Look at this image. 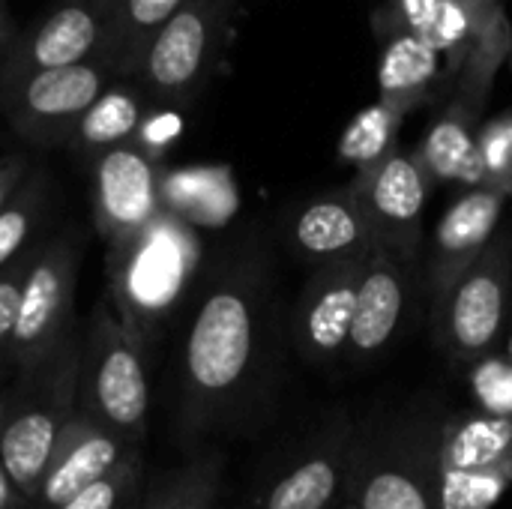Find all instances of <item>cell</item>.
Instances as JSON below:
<instances>
[{"mask_svg": "<svg viewBox=\"0 0 512 509\" xmlns=\"http://www.w3.org/2000/svg\"><path fill=\"white\" fill-rule=\"evenodd\" d=\"M267 333V282L258 264L222 270L201 294L180 357V423L192 438L249 390Z\"/></svg>", "mask_w": 512, "mask_h": 509, "instance_id": "6da1fadb", "label": "cell"}, {"mask_svg": "<svg viewBox=\"0 0 512 509\" xmlns=\"http://www.w3.org/2000/svg\"><path fill=\"white\" fill-rule=\"evenodd\" d=\"M81 333H72L33 369L15 372V384L0 402V468L33 501L57 441L78 411Z\"/></svg>", "mask_w": 512, "mask_h": 509, "instance_id": "7a4b0ae2", "label": "cell"}, {"mask_svg": "<svg viewBox=\"0 0 512 509\" xmlns=\"http://www.w3.org/2000/svg\"><path fill=\"white\" fill-rule=\"evenodd\" d=\"M195 255L198 240L192 228L171 213L168 204L144 234L108 255V300L141 351L153 342L159 324L183 297L192 279Z\"/></svg>", "mask_w": 512, "mask_h": 509, "instance_id": "3957f363", "label": "cell"}, {"mask_svg": "<svg viewBox=\"0 0 512 509\" xmlns=\"http://www.w3.org/2000/svg\"><path fill=\"white\" fill-rule=\"evenodd\" d=\"M447 420L408 411L378 441H363L351 480L360 509H441V447Z\"/></svg>", "mask_w": 512, "mask_h": 509, "instance_id": "277c9868", "label": "cell"}, {"mask_svg": "<svg viewBox=\"0 0 512 509\" xmlns=\"http://www.w3.org/2000/svg\"><path fill=\"white\" fill-rule=\"evenodd\" d=\"M78 408L126 438L144 444L150 420V381L144 351L120 324L111 300L93 306L81 333V387Z\"/></svg>", "mask_w": 512, "mask_h": 509, "instance_id": "5b68a950", "label": "cell"}, {"mask_svg": "<svg viewBox=\"0 0 512 509\" xmlns=\"http://www.w3.org/2000/svg\"><path fill=\"white\" fill-rule=\"evenodd\" d=\"M237 0H189L150 39L135 84L153 105L186 108L219 63Z\"/></svg>", "mask_w": 512, "mask_h": 509, "instance_id": "8992f818", "label": "cell"}, {"mask_svg": "<svg viewBox=\"0 0 512 509\" xmlns=\"http://www.w3.org/2000/svg\"><path fill=\"white\" fill-rule=\"evenodd\" d=\"M81 234L66 231L33 249L18 300L12 369L24 372L42 363L69 333L75 309Z\"/></svg>", "mask_w": 512, "mask_h": 509, "instance_id": "52a82bcc", "label": "cell"}, {"mask_svg": "<svg viewBox=\"0 0 512 509\" xmlns=\"http://www.w3.org/2000/svg\"><path fill=\"white\" fill-rule=\"evenodd\" d=\"M117 78L108 60L24 75L0 87V111L33 147H69L81 117Z\"/></svg>", "mask_w": 512, "mask_h": 509, "instance_id": "ba28073f", "label": "cell"}, {"mask_svg": "<svg viewBox=\"0 0 512 509\" xmlns=\"http://www.w3.org/2000/svg\"><path fill=\"white\" fill-rule=\"evenodd\" d=\"M512 306V237L498 231L480 261L435 312L438 342L456 360H480L501 336Z\"/></svg>", "mask_w": 512, "mask_h": 509, "instance_id": "9c48e42d", "label": "cell"}, {"mask_svg": "<svg viewBox=\"0 0 512 509\" xmlns=\"http://www.w3.org/2000/svg\"><path fill=\"white\" fill-rule=\"evenodd\" d=\"M90 204L108 255L129 246L165 210L159 156L135 138L90 159Z\"/></svg>", "mask_w": 512, "mask_h": 509, "instance_id": "30bf717a", "label": "cell"}, {"mask_svg": "<svg viewBox=\"0 0 512 509\" xmlns=\"http://www.w3.org/2000/svg\"><path fill=\"white\" fill-rule=\"evenodd\" d=\"M111 30L114 0H57L0 57V87L33 72L108 60Z\"/></svg>", "mask_w": 512, "mask_h": 509, "instance_id": "8fae6325", "label": "cell"}, {"mask_svg": "<svg viewBox=\"0 0 512 509\" xmlns=\"http://www.w3.org/2000/svg\"><path fill=\"white\" fill-rule=\"evenodd\" d=\"M348 186L366 213L375 246L414 267L423 240V213L435 189L417 153L393 150L375 168L357 171Z\"/></svg>", "mask_w": 512, "mask_h": 509, "instance_id": "7c38bea8", "label": "cell"}, {"mask_svg": "<svg viewBox=\"0 0 512 509\" xmlns=\"http://www.w3.org/2000/svg\"><path fill=\"white\" fill-rule=\"evenodd\" d=\"M512 483V420H447L441 447V509H489Z\"/></svg>", "mask_w": 512, "mask_h": 509, "instance_id": "4fadbf2b", "label": "cell"}, {"mask_svg": "<svg viewBox=\"0 0 512 509\" xmlns=\"http://www.w3.org/2000/svg\"><path fill=\"white\" fill-rule=\"evenodd\" d=\"M360 447L363 435L351 423H333L249 509H339L351 492Z\"/></svg>", "mask_w": 512, "mask_h": 509, "instance_id": "5bb4252c", "label": "cell"}, {"mask_svg": "<svg viewBox=\"0 0 512 509\" xmlns=\"http://www.w3.org/2000/svg\"><path fill=\"white\" fill-rule=\"evenodd\" d=\"M504 204L507 195L477 186V189H465L438 219L432 252H429V270H426L432 318L447 300V294L453 291V285L480 261V255L498 234Z\"/></svg>", "mask_w": 512, "mask_h": 509, "instance_id": "9a60e30c", "label": "cell"}, {"mask_svg": "<svg viewBox=\"0 0 512 509\" xmlns=\"http://www.w3.org/2000/svg\"><path fill=\"white\" fill-rule=\"evenodd\" d=\"M363 261L366 258L315 267L309 282L303 285L300 300L294 306L291 333L297 351L309 363L324 366L345 360Z\"/></svg>", "mask_w": 512, "mask_h": 509, "instance_id": "2e32d148", "label": "cell"}, {"mask_svg": "<svg viewBox=\"0 0 512 509\" xmlns=\"http://www.w3.org/2000/svg\"><path fill=\"white\" fill-rule=\"evenodd\" d=\"M411 270L414 267L408 261L390 255L381 246H372V252L363 261L360 282H357L345 363L369 366L396 342L405 312H408Z\"/></svg>", "mask_w": 512, "mask_h": 509, "instance_id": "e0dca14e", "label": "cell"}, {"mask_svg": "<svg viewBox=\"0 0 512 509\" xmlns=\"http://www.w3.org/2000/svg\"><path fill=\"white\" fill-rule=\"evenodd\" d=\"M144 444H129L81 408L66 426L63 438L54 447V456L39 480V489L30 501L33 509H60L90 483L114 471L132 450Z\"/></svg>", "mask_w": 512, "mask_h": 509, "instance_id": "ac0fdd59", "label": "cell"}, {"mask_svg": "<svg viewBox=\"0 0 512 509\" xmlns=\"http://www.w3.org/2000/svg\"><path fill=\"white\" fill-rule=\"evenodd\" d=\"M291 246L312 264L360 261L372 252V228L351 186L306 201L288 222Z\"/></svg>", "mask_w": 512, "mask_h": 509, "instance_id": "d6986e66", "label": "cell"}, {"mask_svg": "<svg viewBox=\"0 0 512 509\" xmlns=\"http://www.w3.org/2000/svg\"><path fill=\"white\" fill-rule=\"evenodd\" d=\"M453 90L444 57L414 33H387L378 60V99L405 114Z\"/></svg>", "mask_w": 512, "mask_h": 509, "instance_id": "ffe728a7", "label": "cell"}, {"mask_svg": "<svg viewBox=\"0 0 512 509\" xmlns=\"http://www.w3.org/2000/svg\"><path fill=\"white\" fill-rule=\"evenodd\" d=\"M150 105L153 102L132 78H114L81 117L69 147L90 162L111 147L135 141L150 114Z\"/></svg>", "mask_w": 512, "mask_h": 509, "instance_id": "44dd1931", "label": "cell"}, {"mask_svg": "<svg viewBox=\"0 0 512 509\" xmlns=\"http://www.w3.org/2000/svg\"><path fill=\"white\" fill-rule=\"evenodd\" d=\"M480 120L447 105L444 114L429 126L423 144L414 150L432 186L459 183L465 189L483 186V162L477 147Z\"/></svg>", "mask_w": 512, "mask_h": 509, "instance_id": "7402d4cb", "label": "cell"}, {"mask_svg": "<svg viewBox=\"0 0 512 509\" xmlns=\"http://www.w3.org/2000/svg\"><path fill=\"white\" fill-rule=\"evenodd\" d=\"M225 459L219 450H198L183 465L162 474L141 495L138 509H216Z\"/></svg>", "mask_w": 512, "mask_h": 509, "instance_id": "603a6c76", "label": "cell"}, {"mask_svg": "<svg viewBox=\"0 0 512 509\" xmlns=\"http://www.w3.org/2000/svg\"><path fill=\"white\" fill-rule=\"evenodd\" d=\"M189 0H114L111 30V66L117 78H135L138 63L156 36V30Z\"/></svg>", "mask_w": 512, "mask_h": 509, "instance_id": "cb8c5ba5", "label": "cell"}, {"mask_svg": "<svg viewBox=\"0 0 512 509\" xmlns=\"http://www.w3.org/2000/svg\"><path fill=\"white\" fill-rule=\"evenodd\" d=\"M51 198V177L42 165H30L21 186L0 210V270L18 261L33 243V231Z\"/></svg>", "mask_w": 512, "mask_h": 509, "instance_id": "d4e9b609", "label": "cell"}, {"mask_svg": "<svg viewBox=\"0 0 512 509\" xmlns=\"http://www.w3.org/2000/svg\"><path fill=\"white\" fill-rule=\"evenodd\" d=\"M405 111L378 99L369 108H363L348 129L342 132L339 141V156L345 162H351L357 171L375 168L378 162H384L393 150H399V132L405 123Z\"/></svg>", "mask_w": 512, "mask_h": 509, "instance_id": "484cf974", "label": "cell"}, {"mask_svg": "<svg viewBox=\"0 0 512 509\" xmlns=\"http://www.w3.org/2000/svg\"><path fill=\"white\" fill-rule=\"evenodd\" d=\"M489 6L495 3H483V0H441L432 24L426 27V33L420 39H426L447 63V75L450 84H456L477 36L483 27V18L489 12Z\"/></svg>", "mask_w": 512, "mask_h": 509, "instance_id": "4316f807", "label": "cell"}, {"mask_svg": "<svg viewBox=\"0 0 512 509\" xmlns=\"http://www.w3.org/2000/svg\"><path fill=\"white\" fill-rule=\"evenodd\" d=\"M144 492V450H132L114 471L81 489L60 509H126Z\"/></svg>", "mask_w": 512, "mask_h": 509, "instance_id": "83f0119b", "label": "cell"}, {"mask_svg": "<svg viewBox=\"0 0 512 509\" xmlns=\"http://www.w3.org/2000/svg\"><path fill=\"white\" fill-rule=\"evenodd\" d=\"M477 147L483 162V189L512 195V111H504L477 129Z\"/></svg>", "mask_w": 512, "mask_h": 509, "instance_id": "f1b7e54d", "label": "cell"}, {"mask_svg": "<svg viewBox=\"0 0 512 509\" xmlns=\"http://www.w3.org/2000/svg\"><path fill=\"white\" fill-rule=\"evenodd\" d=\"M36 246H30L18 261H12L6 270H0V372L12 366V336H15V318H18V300H21V282L30 264Z\"/></svg>", "mask_w": 512, "mask_h": 509, "instance_id": "f546056e", "label": "cell"}, {"mask_svg": "<svg viewBox=\"0 0 512 509\" xmlns=\"http://www.w3.org/2000/svg\"><path fill=\"white\" fill-rule=\"evenodd\" d=\"M438 6H441V0H384L381 9L372 18L375 33L381 39L387 33H414V36H423L426 27L432 24Z\"/></svg>", "mask_w": 512, "mask_h": 509, "instance_id": "4dcf8cb0", "label": "cell"}, {"mask_svg": "<svg viewBox=\"0 0 512 509\" xmlns=\"http://www.w3.org/2000/svg\"><path fill=\"white\" fill-rule=\"evenodd\" d=\"M474 390L489 417L512 420V363L486 360L474 372Z\"/></svg>", "mask_w": 512, "mask_h": 509, "instance_id": "1f68e13d", "label": "cell"}, {"mask_svg": "<svg viewBox=\"0 0 512 509\" xmlns=\"http://www.w3.org/2000/svg\"><path fill=\"white\" fill-rule=\"evenodd\" d=\"M27 171H30V159L24 153H3L0 156V210L12 198V192L21 186Z\"/></svg>", "mask_w": 512, "mask_h": 509, "instance_id": "d6a6232c", "label": "cell"}, {"mask_svg": "<svg viewBox=\"0 0 512 509\" xmlns=\"http://www.w3.org/2000/svg\"><path fill=\"white\" fill-rule=\"evenodd\" d=\"M0 509H33L30 501H24L21 492L12 486V480L6 477L3 468H0Z\"/></svg>", "mask_w": 512, "mask_h": 509, "instance_id": "836d02e7", "label": "cell"}, {"mask_svg": "<svg viewBox=\"0 0 512 509\" xmlns=\"http://www.w3.org/2000/svg\"><path fill=\"white\" fill-rule=\"evenodd\" d=\"M12 39H15V24H12V15H9L6 0H0V57L6 54V48L12 45Z\"/></svg>", "mask_w": 512, "mask_h": 509, "instance_id": "e575fe53", "label": "cell"}, {"mask_svg": "<svg viewBox=\"0 0 512 509\" xmlns=\"http://www.w3.org/2000/svg\"><path fill=\"white\" fill-rule=\"evenodd\" d=\"M339 509H360V507H357V501H354V495L348 492V498L342 501V507H339Z\"/></svg>", "mask_w": 512, "mask_h": 509, "instance_id": "d590c367", "label": "cell"}, {"mask_svg": "<svg viewBox=\"0 0 512 509\" xmlns=\"http://www.w3.org/2000/svg\"><path fill=\"white\" fill-rule=\"evenodd\" d=\"M141 495H144V492H141ZM138 507H141V498H135V501H132L126 509H138Z\"/></svg>", "mask_w": 512, "mask_h": 509, "instance_id": "8d00e7d4", "label": "cell"}, {"mask_svg": "<svg viewBox=\"0 0 512 509\" xmlns=\"http://www.w3.org/2000/svg\"><path fill=\"white\" fill-rule=\"evenodd\" d=\"M483 3H501V0H483Z\"/></svg>", "mask_w": 512, "mask_h": 509, "instance_id": "74e56055", "label": "cell"}, {"mask_svg": "<svg viewBox=\"0 0 512 509\" xmlns=\"http://www.w3.org/2000/svg\"><path fill=\"white\" fill-rule=\"evenodd\" d=\"M246 509H249V507H246Z\"/></svg>", "mask_w": 512, "mask_h": 509, "instance_id": "f35d334b", "label": "cell"}]
</instances>
